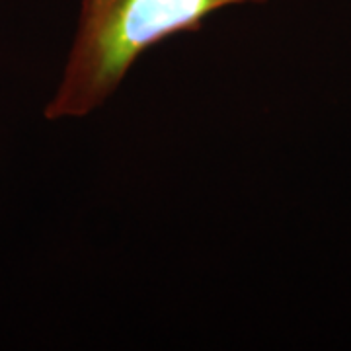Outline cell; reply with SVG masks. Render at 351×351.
<instances>
[{
  "label": "cell",
  "instance_id": "obj_1",
  "mask_svg": "<svg viewBox=\"0 0 351 351\" xmlns=\"http://www.w3.org/2000/svg\"><path fill=\"white\" fill-rule=\"evenodd\" d=\"M265 0H82L76 34L45 117L84 119L101 110L138 59L213 14Z\"/></svg>",
  "mask_w": 351,
  "mask_h": 351
}]
</instances>
